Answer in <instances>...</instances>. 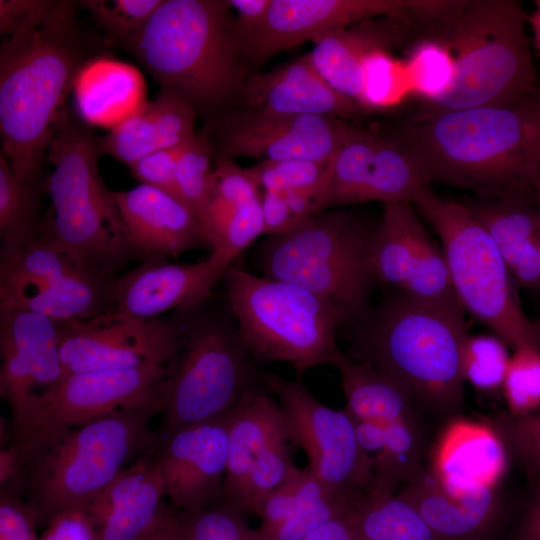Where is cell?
Masks as SVG:
<instances>
[{"mask_svg":"<svg viewBox=\"0 0 540 540\" xmlns=\"http://www.w3.org/2000/svg\"><path fill=\"white\" fill-rule=\"evenodd\" d=\"M489 424L498 433L508 453L524 466L531 478L540 475V409L515 416L508 413L491 418Z\"/></svg>","mask_w":540,"mask_h":540,"instance_id":"47","label":"cell"},{"mask_svg":"<svg viewBox=\"0 0 540 540\" xmlns=\"http://www.w3.org/2000/svg\"><path fill=\"white\" fill-rule=\"evenodd\" d=\"M374 229L346 211L312 215L264 242L265 277L311 291L357 323L369 309L376 283L371 266Z\"/></svg>","mask_w":540,"mask_h":540,"instance_id":"9","label":"cell"},{"mask_svg":"<svg viewBox=\"0 0 540 540\" xmlns=\"http://www.w3.org/2000/svg\"><path fill=\"white\" fill-rule=\"evenodd\" d=\"M145 540H187L178 511L171 507L160 526Z\"/></svg>","mask_w":540,"mask_h":540,"instance_id":"58","label":"cell"},{"mask_svg":"<svg viewBox=\"0 0 540 540\" xmlns=\"http://www.w3.org/2000/svg\"><path fill=\"white\" fill-rule=\"evenodd\" d=\"M114 197L136 257L163 260L199 247L211 249L197 217L179 198L145 184L114 191Z\"/></svg>","mask_w":540,"mask_h":540,"instance_id":"25","label":"cell"},{"mask_svg":"<svg viewBox=\"0 0 540 540\" xmlns=\"http://www.w3.org/2000/svg\"><path fill=\"white\" fill-rule=\"evenodd\" d=\"M438 234L454 293L464 310L487 325L511 349L540 351V323L527 317L496 243L466 204L424 188L413 200Z\"/></svg>","mask_w":540,"mask_h":540,"instance_id":"10","label":"cell"},{"mask_svg":"<svg viewBox=\"0 0 540 540\" xmlns=\"http://www.w3.org/2000/svg\"><path fill=\"white\" fill-rule=\"evenodd\" d=\"M537 199L539 201V204H540V178H539V181H538V184H537Z\"/></svg>","mask_w":540,"mask_h":540,"instance_id":"61","label":"cell"},{"mask_svg":"<svg viewBox=\"0 0 540 540\" xmlns=\"http://www.w3.org/2000/svg\"><path fill=\"white\" fill-rule=\"evenodd\" d=\"M190 135L191 121L183 105L159 94L98 138V148L101 155L108 154L130 166L151 152L180 147Z\"/></svg>","mask_w":540,"mask_h":540,"instance_id":"29","label":"cell"},{"mask_svg":"<svg viewBox=\"0 0 540 540\" xmlns=\"http://www.w3.org/2000/svg\"><path fill=\"white\" fill-rule=\"evenodd\" d=\"M509 413L515 416L540 409V351L522 346L513 351L502 385Z\"/></svg>","mask_w":540,"mask_h":540,"instance_id":"45","label":"cell"},{"mask_svg":"<svg viewBox=\"0 0 540 540\" xmlns=\"http://www.w3.org/2000/svg\"><path fill=\"white\" fill-rule=\"evenodd\" d=\"M228 414L177 429L159 441L156 453L166 497L178 512L204 509L219 500L228 457Z\"/></svg>","mask_w":540,"mask_h":540,"instance_id":"20","label":"cell"},{"mask_svg":"<svg viewBox=\"0 0 540 540\" xmlns=\"http://www.w3.org/2000/svg\"><path fill=\"white\" fill-rule=\"evenodd\" d=\"M412 205L384 204L371 244L375 282L420 300L459 302L443 250L429 237Z\"/></svg>","mask_w":540,"mask_h":540,"instance_id":"18","label":"cell"},{"mask_svg":"<svg viewBox=\"0 0 540 540\" xmlns=\"http://www.w3.org/2000/svg\"><path fill=\"white\" fill-rule=\"evenodd\" d=\"M238 98L246 108L283 115L351 121L367 112L321 76L309 53L270 71L248 75Z\"/></svg>","mask_w":540,"mask_h":540,"instance_id":"24","label":"cell"},{"mask_svg":"<svg viewBox=\"0 0 540 540\" xmlns=\"http://www.w3.org/2000/svg\"><path fill=\"white\" fill-rule=\"evenodd\" d=\"M159 408L121 410L72 428L24 463L25 503L35 521L87 508L128 466L154 451L150 428Z\"/></svg>","mask_w":540,"mask_h":540,"instance_id":"7","label":"cell"},{"mask_svg":"<svg viewBox=\"0 0 540 540\" xmlns=\"http://www.w3.org/2000/svg\"><path fill=\"white\" fill-rule=\"evenodd\" d=\"M174 362L66 376L16 445L23 466L34 452L72 428L121 410L154 407L162 412Z\"/></svg>","mask_w":540,"mask_h":540,"instance_id":"13","label":"cell"},{"mask_svg":"<svg viewBox=\"0 0 540 540\" xmlns=\"http://www.w3.org/2000/svg\"><path fill=\"white\" fill-rule=\"evenodd\" d=\"M227 270L214 253L196 263L146 261L110 282L105 312L151 320L170 310L191 311L207 300Z\"/></svg>","mask_w":540,"mask_h":540,"instance_id":"21","label":"cell"},{"mask_svg":"<svg viewBox=\"0 0 540 540\" xmlns=\"http://www.w3.org/2000/svg\"><path fill=\"white\" fill-rule=\"evenodd\" d=\"M287 423L290 441L300 446L308 467L330 490L361 497L372 480L370 456L361 448L354 419L345 409L320 401L300 382L266 374Z\"/></svg>","mask_w":540,"mask_h":540,"instance_id":"12","label":"cell"},{"mask_svg":"<svg viewBox=\"0 0 540 540\" xmlns=\"http://www.w3.org/2000/svg\"><path fill=\"white\" fill-rule=\"evenodd\" d=\"M35 521L26 503L14 493L1 490L0 540H40Z\"/></svg>","mask_w":540,"mask_h":540,"instance_id":"51","label":"cell"},{"mask_svg":"<svg viewBox=\"0 0 540 540\" xmlns=\"http://www.w3.org/2000/svg\"><path fill=\"white\" fill-rule=\"evenodd\" d=\"M386 130L429 182L482 200L536 193L540 178V89L506 105L424 112Z\"/></svg>","mask_w":540,"mask_h":540,"instance_id":"1","label":"cell"},{"mask_svg":"<svg viewBox=\"0 0 540 540\" xmlns=\"http://www.w3.org/2000/svg\"><path fill=\"white\" fill-rule=\"evenodd\" d=\"M24 467L19 449L11 442L0 451V485L6 487L23 476Z\"/></svg>","mask_w":540,"mask_h":540,"instance_id":"57","label":"cell"},{"mask_svg":"<svg viewBox=\"0 0 540 540\" xmlns=\"http://www.w3.org/2000/svg\"><path fill=\"white\" fill-rule=\"evenodd\" d=\"M284 437L290 439L284 415L265 390L253 393L229 412L227 466L219 500L232 506L256 457Z\"/></svg>","mask_w":540,"mask_h":540,"instance_id":"30","label":"cell"},{"mask_svg":"<svg viewBox=\"0 0 540 540\" xmlns=\"http://www.w3.org/2000/svg\"><path fill=\"white\" fill-rule=\"evenodd\" d=\"M329 492L334 491L326 487L310 471L296 468L288 480L272 492L259 507L256 516L261 519L260 526L277 525L304 504Z\"/></svg>","mask_w":540,"mask_h":540,"instance_id":"46","label":"cell"},{"mask_svg":"<svg viewBox=\"0 0 540 540\" xmlns=\"http://www.w3.org/2000/svg\"><path fill=\"white\" fill-rule=\"evenodd\" d=\"M328 163L329 160H264L246 170L258 188L263 191L304 192L317 197L321 207V195L327 178Z\"/></svg>","mask_w":540,"mask_h":540,"instance_id":"40","label":"cell"},{"mask_svg":"<svg viewBox=\"0 0 540 540\" xmlns=\"http://www.w3.org/2000/svg\"><path fill=\"white\" fill-rule=\"evenodd\" d=\"M164 0H84L78 4L93 17L110 45L122 48L147 24Z\"/></svg>","mask_w":540,"mask_h":540,"instance_id":"41","label":"cell"},{"mask_svg":"<svg viewBox=\"0 0 540 540\" xmlns=\"http://www.w3.org/2000/svg\"><path fill=\"white\" fill-rule=\"evenodd\" d=\"M528 16L513 0H446L423 38L448 53L453 76L439 97L418 111L433 112L506 105L539 90Z\"/></svg>","mask_w":540,"mask_h":540,"instance_id":"5","label":"cell"},{"mask_svg":"<svg viewBox=\"0 0 540 540\" xmlns=\"http://www.w3.org/2000/svg\"><path fill=\"white\" fill-rule=\"evenodd\" d=\"M510 274L521 286L540 287V240L520 258Z\"/></svg>","mask_w":540,"mask_h":540,"instance_id":"55","label":"cell"},{"mask_svg":"<svg viewBox=\"0 0 540 540\" xmlns=\"http://www.w3.org/2000/svg\"><path fill=\"white\" fill-rule=\"evenodd\" d=\"M236 12V23L242 40L250 37L264 22L271 0H227Z\"/></svg>","mask_w":540,"mask_h":540,"instance_id":"53","label":"cell"},{"mask_svg":"<svg viewBox=\"0 0 540 540\" xmlns=\"http://www.w3.org/2000/svg\"><path fill=\"white\" fill-rule=\"evenodd\" d=\"M351 123L331 117L283 115L243 107L211 117L202 132L213 147L214 159L328 161Z\"/></svg>","mask_w":540,"mask_h":540,"instance_id":"17","label":"cell"},{"mask_svg":"<svg viewBox=\"0 0 540 540\" xmlns=\"http://www.w3.org/2000/svg\"><path fill=\"white\" fill-rule=\"evenodd\" d=\"M340 372L345 410L355 420L389 424L417 417V406L393 380L367 362L343 355Z\"/></svg>","mask_w":540,"mask_h":540,"instance_id":"32","label":"cell"},{"mask_svg":"<svg viewBox=\"0 0 540 540\" xmlns=\"http://www.w3.org/2000/svg\"><path fill=\"white\" fill-rule=\"evenodd\" d=\"M431 0H271L261 26L243 42L247 65L331 31L369 19L408 16L427 8Z\"/></svg>","mask_w":540,"mask_h":540,"instance_id":"19","label":"cell"},{"mask_svg":"<svg viewBox=\"0 0 540 540\" xmlns=\"http://www.w3.org/2000/svg\"><path fill=\"white\" fill-rule=\"evenodd\" d=\"M396 495L411 504L441 540H487L502 517L496 489L455 497L424 467Z\"/></svg>","mask_w":540,"mask_h":540,"instance_id":"27","label":"cell"},{"mask_svg":"<svg viewBox=\"0 0 540 540\" xmlns=\"http://www.w3.org/2000/svg\"><path fill=\"white\" fill-rule=\"evenodd\" d=\"M178 513L187 540H262L243 512L220 500L204 509Z\"/></svg>","mask_w":540,"mask_h":540,"instance_id":"43","label":"cell"},{"mask_svg":"<svg viewBox=\"0 0 540 540\" xmlns=\"http://www.w3.org/2000/svg\"><path fill=\"white\" fill-rule=\"evenodd\" d=\"M213 158V147L201 131L181 146L176 162L179 196L195 214L200 226L210 200Z\"/></svg>","mask_w":540,"mask_h":540,"instance_id":"39","label":"cell"},{"mask_svg":"<svg viewBox=\"0 0 540 540\" xmlns=\"http://www.w3.org/2000/svg\"><path fill=\"white\" fill-rule=\"evenodd\" d=\"M162 410V437L227 415L255 392L268 389L257 358L236 323L201 316L183 328Z\"/></svg>","mask_w":540,"mask_h":540,"instance_id":"11","label":"cell"},{"mask_svg":"<svg viewBox=\"0 0 540 540\" xmlns=\"http://www.w3.org/2000/svg\"><path fill=\"white\" fill-rule=\"evenodd\" d=\"M57 0H0V33L7 39L40 26Z\"/></svg>","mask_w":540,"mask_h":540,"instance_id":"49","label":"cell"},{"mask_svg":"<svg viewBox=\"0 0 540 540\" xmlns=\"http://www.w3.org/2000/svg\"><path fill=\"white\" fill-rule=\"evenodd\" d=\"M496 243L509 272L540 240V204L530 195L480 200L466 204Z\"/></svg>","mask_w":540,"mask_h":540,"instance_id":"33","label":"cell"},{"mask_svg":"<svg viewBox=\"0 0 540 540\" xmlns=\"http://www.w3.org/2000/svg\"><path fill=\"white\" fill-rule=\"evenodd\" d=\"M77 6L57 0L40 26L0 46L1 154L21 180L42 176L54 121L78 73L110 46Z\"/></svg>","mask_w":540,"mask_h":540,"instance_id":"2","label":"cell"},{"mask_svg":"<svg viewBox=\"0 0 540 540\" xmlns=\"http://www.w3.org/2000/svg\"><path fill=\"white\" fill-rule=\"evenodd\" d=\"M0 395L9 406L15 445L66 377L57 322L0 305Z\"/></svg>","mask_w":540,"mask_h":540,"instance_id":"15","label":"cell"},{"mask_svg":"<svg viewBox=\"0 0 540 540\" xmlns=\"http://www.w3.org/2000/svg\"><path fill=\"white\" fill-rule=\"evenodd\" d=\"M357 540H441L407 501L364 493L350 512Z\"/></svg>","mask_w":540,"mask_h":540,"instance_id":"36","label":"cell"},{"mask_svg":"<svg viewBox=\"0 0 540 540\" xmlns=\"http://www.w3.org/2000/svg\"><path fill=\"white\" fill-rule=\"evenodd\" d=\"M534 488L540 490V475L533 478Z\"/></svg>","mask_w":540,"mask_h":540,"instance_id":"60","label":"cell"},{"mask_svg":"<svg viewBox=\"0 0 540 540\" xmlns=\"http://www.w3.org/2000/svg\"><path fill=\"white\" fill-rule=\"evenodd\" d=\"M289 443L288 437L280 438L256 457L232 507L256 515L263 501L288 480L297 468Z\"/></svg>","mask_w":540,"mask_h":540,"instance_id":"38","label":"cell"},{"mask_svg":"<svg viewBox=\"0 0 540 540\" xmlns=\"http://www.w3.org/2000/svg\"><path fill=\"white\" fill-rule=\"evenodd\" d=\"M46 178L21 180L7 158L0 156V256L7 259L34 242L42 216L40 204Z\"/></svg>","mask_w":540,"mask_h":540,"instance_id":"34","label":"cell"},{"mask_svg":"<svg viewBox=\"0 0 540 540\" xmlns=\"http://www.w3.org/2000/svg\"><path fill=\"white\" fill-rule=\"evenodd\" d=\"M510 357L507 345L491 334L469 335L463 352V375L480 391L502 388Z\"/></svg>","mask_w":540,"mask_h":540,"instance_id":"44","label":"cell"},{"mask_svg":"<svg viewBox=\"0 0 540 540\" xmlns=\"http://www.w3.org/2000/svg\"><path fill=\"white\" fill-rule=\"evenodd\" d=\"M45 524L40 540H98L97 525L87 508L60 511Z\"/></svg>","mask_w":540,"mask_h":540,"instance_id":"50","label":"cell"},{"mask_svg":"<svg viewBox=\"0 0 540 540\" xmlns=\"http://www.w3.org/2000/svg\"><path fill=\"white\" fill-rule=\"evenodd\" d=\"M359 498L329 492L304 504L279 524L259 526L257 530L262 540H303L331 520L347 514Z\"/></svg>","mask_w":540,"mask_h":540,"instance_id":"42","label":"cell"},{"mask_svg":"<svg viewBox=\"0 0 540 540\" xmlns=\"http://www.w3.org/2000/svg\"><path fill=\"white\" fill-rule=\"evenodd\" d=\"M508 450L489 423L453 419L441 432L429 468L446 491L464 497L496 489Z\"/></svg>","mask_w":540,"mask_h":540,"instance_id":"26","label":"cell"},{"mask_svg":"<svg viewBox=\"0 0 540 540\" xmlns=\"http://www.w3.org/2000/svg\"><path fill=\"white\" fill-rule=\"evenodd\" d=\"M156 449L125 468L87 507L98 540H145L167 516L171 506L163 502Z\"/></svg>","mask_w":540,"mask_h":540,"instance_id":"23","label":"cell"},{"mask_svg":"<svg viewBox=\"0 0 540 540\" xmlns=\"http://www.w3.org/2000/svg\"><path fill=\"white\" fill-rule=\"evenodd\" d=\"M351 510L316 529L303 540H357Z\"/></svg>","mask_w":540,"mask_h":540,"instance_id":"56","label":"cell"},{"mask_svg":"<svg viewBox=\"0 0 540 540\" xmlns=\"http://www.w3.org/2000/svg\"><path fill=\"white\" fill-rule=\"evenodd\" d=\"M468 336L459 302H430L395 291L357 321L354 359L397 383L417 407L454 415L463 406Z\"/></svg>","mask_w":540,"mask_h":540,"instance_id":"3","label":"cell"},{"mask_svg":"<svg viewBox=\"0 0 540 540\" xmlns=\"http://www.w3.org/2000/svg\"><path fill=\"white\" fill-rule=\"evenodd\" d=\"M73 88L80 117L89 125L114 128L146 102L138 70L105 55L80 70Z\"/></svg>","mask_w":540,"mask_h":540,"instance_id":"31","label":"cell"},{"mask_svg":"<svg viewBox=\"0 0 540 540\" xmlns=\"http://www.w3.org/2000/svg\"><path fill=\"white\" fill-rule=\"evenodd\" d=\"M58 325L66 376L168 365L183 339V327L161 317L139 320L104 312Z\"/></svg>","mask_w":540,"mask_h":540,"instance_id":"16","label":"cell"},{"mask_svg":"<svg viewBox=\"0 0 540 540\" xmlns=\"http://www.w3.org/2000/svg\"><path fill=\"white\" fill-rule=\"evenodd\" d=\"M98 137L65 105L54 121L46 161L51 202L37 239L61 249L106 280L136 257L114 191L98 167Z\"/></svg>","mask_w":540,"mask_h":540,"instance_id":"6","label":"cell"},{"mask_svg":"<svg viewBox=\"0 0 540 540\" xmlns=\"http://www.w3.org/2000/svg\"><path fill=\"white\" fill-rule=\"evenodd\" d=\"M214 164L210 200L201 225L211 252L217 248L224 229L236 213L261 197L246 169L228 159H215Z\"/></svg>","mask_w":540,"mask_h":540,"instance_id":"37","label":"cell"},{"mask_svg":"<svg viewBox=\"0 0 540 540\" xmlns=\"http://www.w3.org/2000/svg\"><path fill=\"white\" fill-rule=\"evenodd\" d=\"M423 431L418 417L389 423L377 450L370 454L372 480L366 493L394 495L422 468Z\"/></svg>","mask_w":540,"mask_h":540,"instance_id":"35","label":"cell"},{"mask_svg":"<svg viewBox=\"0 0 540 540\" xmlns=\"http://www.w3.org/2000/svg\"><path fill=\"white\" fill-rule=\"evenodd\" d=\"M123 49L163 91L210 118L228 110L248 77L236 17L227 0H164Z\"/></svg>","mask_w":540,"mask_h":540,"instance_id":"4","label":"cell"},{"mask_svg":"<svg viewBox=\"0 0 540 540\" xmlns=\"http://www.w3.org/2000/svg\"><path fill=\"white\" fill-rule=\"evenodd\" d=\"M528 23L533 33L534 46L540 55V0L535 1V9L528 16Z\"/></svg>","mask_w":540,"mask_h":540,"instance_id":"59","label":"cell"},{"mask_svg":"<svg viewBox=\"0 0 540 540\" xmlns=\"http://www.w3.org/2000/svg\"><path fill=\"white\" fill-rule=\"evenodd\" d=\"M509 540H540V490L534 488Z\"/></svg>","mask_w":540,"mask_h":540,"instance_id":"54","label":"cell"},{"mask_svg":"<svg viewBox=\"0 0 540 540\" xmlns=\"http://www.w3.org/2000/svg\"><path fill=\"white\" fill-rule=\"evenodd\" d=\"M261 208L264 234L269 236L283 234L302 221L295 217L289 209L283 194L278 191H263Z\"/></svg>","mask_w":540,"mask_h":540,"instance_id":"52","label":"cell"},{"mask_svg":"<svg viewBox=\"0 0 540 540\" xmlns=\"http://www.w3.org/2000/svg\"><path fill=\"white\" fill-rule=\"evenodd\" d=\"M111 281L81 273L4 283L0 284V305L34 312L57 323L87 320L107 310Z\"/></svg>","mask_w":540,"mask_h":540,"instance_id":"28","label":"cell"},{"mask_svg":"<svg viewBox=\"0 0 540 540\" xmlns=\"http://www.w3.org/2000/svg\"><path fill=\"white\" fill-rule=\"evenodd\" d=\"M180 148L151 152L128 167L140 184L160 189L181 200L176 181V162Z\"/></svg>","mask_w":540,"mask_h":540,"instance_id":"48","label":"cell"},{"mask_svg":"<svg viewBox=\"0 0 540 540\" xmlns=\"http://www.w3.org/2000/svg\"><path fill=\"white\" fill-rule=\"evenodd\" d=\"M242 341L258 360L288 363L298 376L343 357L336 342L350 323L329 301L295 284L231 265L223 276Z\"/></svg>","mask_w":540,"mask_h":540,"instance_id":"8","label":"cell"},{"mask_svg":"<svg viewBox=\"0 0 540 540\" xmlns=\"http://www.w3.org/2000/svg\"><path fill=\"white\" fill-rule=\"evenodd\" d=\"M434 2L412 15L378 17L329 32L309 53L315 68L335 90L361 105L367 58L410 46L420 37L424 14Z\"/></svg>","mask_w":540,"mask_h":540,"instance_id":"22","label":"cell"},{"mask_svg":"<svg viewBox=\"0 0 540 540\" xmlns=\"http://www.w3.org/2000/svg\"><path fill=\"white\" fill-rule=\"evenodd\" d=\"M429 184L411 154L386 129L352 122L329 160L321 211L369 201L412 203Z\"/></svg>","mask_w":540,"mask_h":540,"instance_id":"14","label":"cell"}]
</instances>
